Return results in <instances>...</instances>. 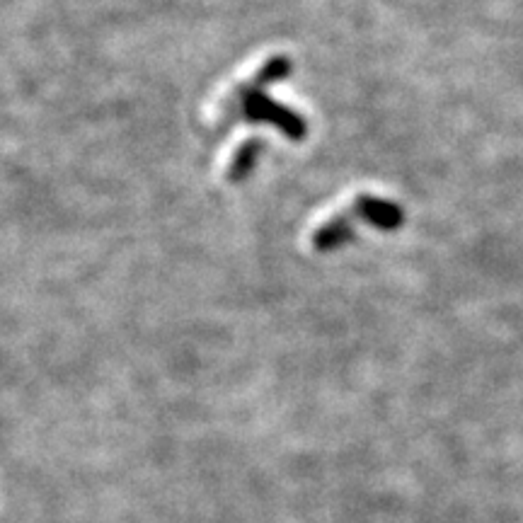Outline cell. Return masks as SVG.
Returning a JSON list of instances; mask_svg holds the SVG:
<instances>
[{
	"mask_svg": "<svg viewBox=\"0 0 523 523\" xmlns=\"http://www.w3.org/2000/svg\"><path fill=\"white\" fill-rule=\"evenodd\" d=\"M291 61L284 59V56H279V59H272L267 63V66L262 68V73L257 76V80L252 85H247V88L240 90L235 97H243V114L245 119H255V122H272L277 124L281 131H284L289 139H303V134H306V124H303V119L298 117V114L289 112L286 107L277 105L274 100H269V97H264L262 93V85L267 83H274V80H281L286 76V73L291 71Z\"/></svg>",
	"mask_w": 523,
	"mask_h": 523,
	"instance_id": "6da1fadb",
	"label": "cell"
},
{
	"mask_svg": "<svg viewBox=\"0 0 523 523\" xmlns=\"http://www.w3.org/2000/svg\"><path fill=\"white\" fill-rule=\"evenodd\" d=\"M356 214L366 221L373 223L376 228H383V231H393L402 223V211L398 204L385 199H376V197H359L356 201Z\"/></svg>",
	"mask_w": 523,
	"mask_h": 523,
	"instance_id": "7a4b0ae2",
	"label": "cell"
},
{
	"mask_svg": "<svg viewBox=\"0 0 523 523\" xmlns=\"http://www.w3.org/2000/svg\"><path fill=\"white\" fill-rule=\"evenodd\" d=\"M262 151V143L260 141H247L243 148H240L238 155H235L233 165H231V180L233 182H240L245 180L247 175H250L252 168H255L257 163V153Z\"/></svg>",
	"mask_w": 523,
	"mask_h": 523,
	"instance_id": "3957f363",
	"label": "cell"
}]
</instances>
